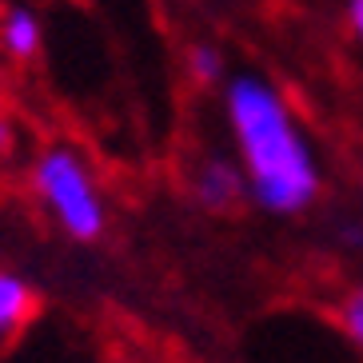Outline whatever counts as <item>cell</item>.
<instances>
[{"mask_svg": "<svg viewBox=\"0 0 363 363\" xmlns=\"http://www.w3.org/2000/svg\"><path fill=\"white\" fill-rule=\"evenodd\" d=\"M224 100L247 196L272 216H296L311 208L320 196V164L288 100L267 80L247 72L228 84Z\"/></svg>", "mask_w": 363, "mask_h": 363, "instance_id": "cell-1", "label": "cell"}, {"mask_svg": "<svg viewBox=\"0 0 363 363\" xmlns=\"http://www.w3.org/2000/svg\"><path fill=\"white\" fill-rule=\"evenodd\" d=\"M33 184L48 216L65 228V235L88 244L104 232L108 224L104 200H100V188L92 180L88 164L80 160V152L65 148V144L44 148L33 164Z\"/></svg>", "mask_w": 363, "mask_h": 363, "instance_id": "cell-2", "label": "cell"}, {"mask_svg": "<svg viewBox=\"0 0 363 363\" xmlns=\"http://www.w3.org/2000/svg\"><path fill=\"white\" fill-rule=\"evenodd\" d=\"M192 192L208 212H228V208H235L247 196V180L240 172V164L216 156V160H203V168L196 172Z\"/></svg>", "mask_w": 363, "mask_h": 363, "instance_id": "cell-3", "label": "cell"}, {"mask_svg": "<svg viewBox=\"0 0 363 363\" xmlns=\"http://www.w3.org/2000/svg\"><path fill=\"white\" fill-rule=\"evenodd\" d=\"M36 311V291L33 284L16 272H4L0 267V340L4 335H16L24 323L33 320Z\"/></svg>", "mask_w": 363, "mask_h": 363, "instance_id": "cell-4", "label": "cell"}, {"mask_svg": "<svg viewBox=\"0 0 363 363\" xmlns=\"http://www.w3.org/2000/svg\"><path fill=\"white\" fill-rule=\"evenodd\" d=\"M4 48H9L16 60L36 56V48H40V21H36L33 9L16 4V9L4 16Z\"/></svg>", "mask_w": 363, "mask_h": 363, "instance_id": "cell-5", "label": "cell"}, {"mask_svg": "<svg viewBox=\"0 0 363 363\" xmlns=\"http://www.w3.org/2000/svg\"><path fill=\"white\" fill-rule=\"evenodd\" d=\"M188 68L200 84H216L220 76H224V56L216 52L212 44H196L192 52H188Z\"/></svg>", "mask_w": 363, "mask_h": 363, "instance_id": "cell-6", "label": "cell"}, {"mask_svg": "<svg viewBox=\"0 0 363 363\" xmlns=\"http://www.w3.org/2000/svg\"><path fill=\"white\" fill-rule=\"evenodd\" d=\"M340 328H343V335H347L355 347H363V284L343 296V303H340Z\"/></svg>", "mask_w": 363, "mask_h": 363, "instance_id": "cell-7", "label": "cell"}, {"mask_svg": "<svg viewBox=\"0 0 363 363\" xmlns=\"http://www.w3.org/2000/svg\"><path fill=\"white\" fill-rule=\"evenodd\" d=\"M347 24H352V33L363 40V0H347Z\"/></svg>", "mask_w": 363, "mask_h": 363, "instance_id": "cell-8", "label": "cell"}, {"mask_svg": "<svg viewBox=\"0 0 363 363\" xmlns=\"http://www.w3.org/2000/svg\"><path fill=\"white\" fill-rule=\"evenodd\" d=\"M9 144H12V132L9 124H0V152H9Z\"/></svg>", "mask_w": 363, "mask_h": 363, "instance_id": "cell-9", "label": "cell"}]
</instances>
